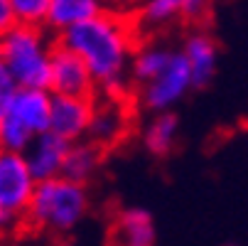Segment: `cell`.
<instances>
[{
    "label": "cell",
    "instance_id": "6da1fadb",
    "mask_svg": "<svg viewBox=\"0 0 248 246\" xmlns=\"http://www.w3.org/2000/svg\"><path fill=\"white\" fill-rule=\"evenodd\" d=\"M57 42L74 49L89 66L101 96L128 98L130 59L138 47L135 22L121 8H103L98 15L57 34Z\"/></svg>",
    "mask_w": 248,
    "mask_h": 246
},
{
    "label": "cell",
    "instance_id": "7a4b0ae2",
    "mask_svg": "<svg viewBox=\"0 0 248 246\" xmlns=\"http://www.w3.org/2000/svg\"><path fill=\"white\" fill-rule=\"evenodd\" d=\"M89 209L91 199L86 185L57 175L34 185L25 212V227L47 236H66L79 229V224L89 217Z\"/></svg>",
    "mask_w": 248,
    "mask_h": 246
},
{
    "label": "cell",
    "instance_id": "3957f363",
    "mask_svg": "<svg viewBox=\"0 0 248 246\" xmlns=\"http://www.w3.org/2000/svg\"><path fill=\"white\" fill-rule=\"evenodd\" d=\"M52 47L42 25L15 22L0 34V57L10 66L20 86L49 89L52 74Z\"/></svg>",
    "mask_w": 248,
    "mask_h": 246
},
{
    "label": "cell",
    "instance_id": "277c9868",
    "mask_svg": "<svg viewBox=\"0 0 248 246\" xmlns=\"http://www.w3.org/2000/svg\"><path fill=\"white\" fill-rule=\"evenodd\" d=\"M192 72L182 54V49H174L172 59L160 74H155L150 82L138 86V103L148 114L172 111L189 91H192Z\"/></svg>",
    "mask_w": 248,
    "mask_h": 246
},
{
    "label": "cell",
    "instance_id": "5b68a950",
    "mask_svg": "<svg viewBox=\"0 0 248 246\" xmlns=\"http://www.w3.org/2000/svg\"><path fill=\"white\" fill-rule=\"evenodd\" d=\"M34 185L37 180L32 178L25 155L15 150H0V209H8L25 219Z\"/></svg>",
    "mask_w": 248,
    "mask_h": 246
},
{
    "label": "cell",
    "instance_id": "8992f818",
    "mask_svg": "<svg viewBox=\"0 0 248 246\" xmlns=\"http://www.w3.org/2000/svg\"><path fill=\"white\" fill-rule=\"evenodd\" d=\"M52 94H72V96H96V82L89 72L86 62L74 52L54 42L52 47V74H49Z\"/></svg>",
    "mask_w": 248,
    "mask_h": 246
},
{
    "label": "cell",
    "instance_id": "52a82bcc",
    "mask_svg": "<svg viewBox=\"0 0 248 246\" xmlns=\"http://www.w3.org/2000/svg\"><path fill=\"white\" fill-rule=\"evenodd\" d=\"M128 126H130V109L125 98L96 96L89 133H86L89 140H93L101 148H113L118 140L125 138Z\"/></svg>",
    "mask_w": 248,
    "mask_h": 246
},
{
    "label": "cell",
    "instance_id": "ba28073f",
    "mask_svg": "<svg viewBox=\"0 0 248 246\" xmlns=\"http://www.w3.org/2000/svg\"><path fill=\"white\" fill-rule=\"evenodd\" d=\"M96 96H72V94H52L49 131L59 133L69 143L86 138Z\"/></svg>",
    "mask_w": 248,
    "mask_h": 246
},
{
    "label": "cell",
    "instance_id": "9c48e42d",
    "mask_svg": "<svg viewBox=\"0 0 248 246\" xmlns=\"http://www.w3.org/2000/svg\"><path fill=\"white\" fill-rule=\"evenodd\" d=\"M52 91L40 86H17L15 94L3 103V114L20 121L32 135L49 131Z\"/></svg>",
    "mask_w": 248,
    "mask_h": 246
},
{
    "label": "cell",
    "instance_id": "30bf717a",
    "mask_svg": "<svg viewBox=\"0 0 248 246\" xmlns=\"http://www.w3.org/2000/svg\"><path fill=\"white\" fill-rule=\"evenodd\" d=\"M69 150V140L54 131H42L32 138V143L25 148V160L34 180H49L62 175L64 158Z\"/></svg>",
    "mask_w": 248,
    "mask_h": 246
},
{
    "label": "cell",
    "instance_id": "8fae6325",
    "mask_svg": "<svg viewBox=\"0 0 248 246\" xmlns=\"http://www.w3.org/2000/svg\"><path fill=\"white\" fill-rule=\"evenodd\" d=\"M182 54L189 64L192 72V86L204 89L211 84V79L217 77V66H219V47L217 40L209 32H189L185 42H182Z\"/></svg>",
    "mask_w": 248,
    "mask_h": 246
},
{
    "label": "cell",
    "instance_id": "7c38bea8",
    "mask_svg": "<svg viewBox=\"0 0 248 246\" xmlns=\"http://www.w3.org/2000/svg\"><path fill=\"white\" fill-rule=\"evenodd\" d=\"M111 234H113V241L123 246H153L157 239V227L148 209L125 207L116 214Z\"/></svg>",
    "mask_w": 248,
    "mask_h": 246
},
{
    "label": "cell",
    "instance_id": "4fadbf2b",
    "mask_svg": "<svg viewBox=\"0 0 248 246\" xmlns=\"http://www.w3.org/2000/svg\"><path fill=\"white\" fill-rule=\"evenodd\" d=\"M101 146H96L93 140L89 138H79V140H72L69 143V150H66V158H64V167H62V175L74 182H89L93 175L98 172L101 167Z\"/></svg>",
    "mask_w": 248,
    "mask_h": 246
},
{
    "label": "cell",
    "instance_id": "5bb4252c",
    "mask_svg": "<svg viewBox=\"0 0 248 246\" xmlns=\"http://www.w3.org/2000/svg\"><path fill=\"white\" fill-rule=\"evenodd\" d=\"M180 138V121L172 111H160L153 114V118L148 121L145 131H143V146L150 155L155 158H167Z\"/></svg>",
    "mask_w": 248,
    "mask_h": 246
},
{
    "label": "cell",
    "instance_id": "9a60e30c",
    "mask_svg": "<svg viewBox=\"0 0 248 246\" xmlns=\"http://www.w3.org/2000/svg\"><path fill=\"white\" fill-rule=\"evenodd\" d=\"M103 8H106L103 0H49V13H47L45 27L59 34L66 27L98 15Z\"/></svg>",
    "mask_w": 248,
    "mask_h": 246
},
{
    "label": "cell",
    "instance_id": "2e32d148",
    "mask_svg": "<svg viewBox=\"0 0 248 246\" xmlns=\"http://www.w3.org/2000/svg\"><path fill=\"white\" fill-rule=\"evenodd\" d=\"M174 49L162 45V42H145L138 45L135 54L130 59V82L135 86L150 82L155 74H160L162 69L167 66V62L172 59Z\"/></svg>",
    "mask_w": 248,
    "mask_h": 246
},
{
    "label": "cell",
    "instance_id": "e0dca14e",
    "mask_svg": "<svg viewBox=\"0 0 248 246\" xmlns=\"http://www.w3.org/2000/svg\"><path fill=\"white\" fill-rule=\"evenodd\" d=\"M185 0H143L140 5V22L145 27H165L182 17Z\"/></svg>",
    "mask_w": 248,
    "mask_h": 246
},
{
    "label": "cell",
    "instance_id": "ac0fdd59",
    "mask_svg": "<svg viewBox=\"0 0 248 246\" xmlns=\"http://www.w3.org/2000/svg\"><path fill=\"white\" fill-rule=\"evenodd\" d=\"M10 3H13L15 22L42 25L45 27L47 13H49V0H10Z\"/></svg>",
    "mask_w": 248,
    "mask_h": 246
},
{
    "label": "cell",
    "instance_id": "d6986e66",
    "mask_svg": "<svg viewBox=\"0 0 248 246\" xmlns=\"http://www.w3.org/2000/svg\"><path fill=\"white\" fill-rule=\"evenodd\" d=\"M211 10V0H185L182 3V17L189 22H202Z\"/></svg>",
    "mask_w": 248,
    "mask_h": 246
},
{
    "label": "cell",
    "instance_id": "ffe728a7",
    "mask_svg": "<svg viewBox=\"0 0 248 246\" xmlns=\"http://www.w3.org/2000/svg\"><path fill=\"white\" fill-rule=\"evenodd\" d=\"M20 84H17V79L13 77V72H10V66L5 64V59L0 57V103H5L13 94H15V89H17Z\"/></svg>",
    "mask_w": 248,
    "mask_h": 246
},
{
    "label": "cell",
    "instance_id": "44dd1931",
    "mask_svg": "<svg viewBox=\"0 0 248 246\" xmlns=\"http://www.w3.org/2000/svg\"><path fill=\"white\" fill-rule=\"evenodd\" d=\"M15 25V15H13V3L10 0H0V34L5 30H10Z\"/></svg>",
    "mask_w": 248,
    "mask_h": 246
},
{
    "label": "cell",
    "instance_id": "7402d4cb",
    "mask_svg": "<svg viewBox=\"0 0 248 246\" xmlns=\"http://www.w3.org/2000/svg\"><path fill=\"white\" fill-rule=\"evenodd\" d=\"M123 3H125V0H103V5H106V8H121Z\"/></svg>",
    "mask_w": 248,
    "mask_h": 246
},
{
    "label": "cell",
    "instance_id": "603a6c76",
    "mask_svg": "<svg viewBox=\"0 0 248 246\" xmlns=\"http://www.w3.org/2000/svg\"><path fill=\"white\" fill-rule=\"evenodd\" d=\"M0 121H3V103H0Z\"/></svg>",
    "mask_w": 248,
    "mask_h": 246
}]
</instances>
